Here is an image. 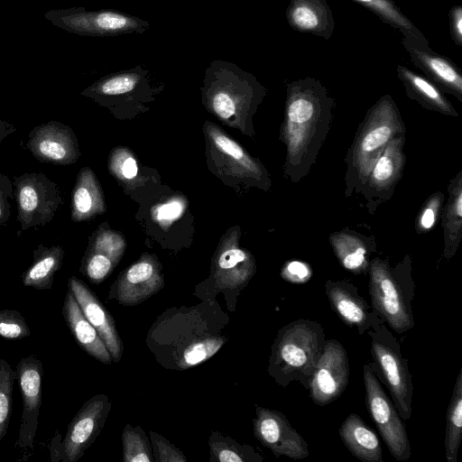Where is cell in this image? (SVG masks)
Segmentation results:
<instances>
[{"label": "cell", "instance_id": "cell-1", "mask_svg": "<svg viewBox=\"0 0 462 462\" xmlns=\"http://www.w3.org/2000/svg\"><path fill=\"white\" fill-rule=\"evenodd\" d=\"M334 104L319 79L308 77L288 85L282 134L286 171L292 182L304 178L316 162L330 127Z\"/></svg>", "mask_w": 462, "mask_h": 462}, {"label": "cell", "instance_id": "cell-2", "mask_svg": "<svg viewBox=\"0 0 462 462\" xmlns=\"http://www.w3.org/2000/svg\"><path fill=\"white\" fill-rule=\"evenodd\" d=\"M326 341L318 321L299 319L288 323L278 330L272 345L268 374L282 387L297 382L308 391Z\"/></svg>", "mask_w": 462, "mask_h": 462}, {"label": "cell", "instance_id": "cell-3", "mask_svg": "<svg viewBox=\"0 0 462 462\" xmlns=\"http://www.w3.org/2000/svg\"><path fill=\"white\" fill-rule=\"evenodd\" d=\"M371 305L392 330L403 334L414 327L412 301L415 283L411 260L406 256L391 266L379 257L370 261L368 268Z\"/></svg>", "mask_w": 462, "mask_h": 462}, {"label": "cell", "instance_id": "cell-4", "mask_svg": "<svg viewBox=\"0 0 462 462\" xmlns=\"http://www.w3.org/2000/svg\"><path fill=\"white\" fill-rule=\"evenodd\" d=\"M405 134L398 106L390 95L381 97L367 111L347 155V184L361 188L375 161L395 137Z\"/></svg>", "mask_w": 462, "mask_h": 462}, {"label": "cell", "instance_id": "cell-5", "mask_svg": "<svg viewBox=\"0 0 462 462\" xmlns=\"http://www.w3.org/2000/svg\"><path fill=\"white\" fill-rule=\"evenodd\" d=\"M371 339L370 362L379 381L389 390L391 398L403 420L411 416L412 376L401 345L385 323L367 331Z\"/></svg>", "mask_w": 462, "mask_h": 462}, {"label": "cell", "instance_id": "cell-6", "mask_svg": "<svg viewBox=\"0 0 462 462\" xmlns=\"http://www.w3.org/2000/svg\"><path fill=\"white\" fill-rule=\"evenodd\" d=\"M43 16L53 26L79 36L114 37L143 33L150 28L149 22L113 9L58 8L46 11Z\"/></svg>", "mask_w": 462, "mask_h": 462}, {"label": "cell", "instance_id": "cell-7", "mask_svg": "<svg viewBox=\"0 0 462 462\" xmlns=\"http://www.w3.org/2000/svg\"><path fill=\"white\" fill-rule=\"evenodd\" d=\"M365 406L388 451L394 459L405 462L411 456L406 426L393 400L383 390L370 362L363 366Z\"/></svg>", "mask_w": 462, "mask_h": 462}, {"label": "cell", "instance_id": "cell-8", "mask_svg": "<svg viewBox=\"0 0 462 462\" xmlns=\"http://www.w3.org/2000/svg\"><path fill=\"white\" fill-rule=\"evenodd\" d=\"M14 200L20 230L43 226L62 204L59 185L42 172H26L14 178Z\"/></svg>", "mask_w": 462, "mask_h": 462}, {"label": "cell", "instance_id": "cell-9", "mask_svg": "<svg viewBox=\"0 0 462 462\" xmlns=\"http://www.w3.org/2000/svg\"><path fill=\"white\" fill-rule=\"evenodd\" d=\"M110 409L111 402L105 394L88 400L68 425L65 437L59 443L56 460H79L100 433Z\"/></svg>", "mask_w": 462, "mask_h": 462}, {"label": "cell", "instance_id": "cell-10", "mask_svg": "<svg viewBox=\"0 0 462 462\" xmlns=\"http://www.w3.org/2000/svg\"><path fill=\"white\" fill-rule=\"evenodd\" d=\"M349 361L343 345L327 339L309 383V395L319 406H325L341 396L349 381Z\"/></svg>", "mask_w": 462, "mask_h": 462}, {"label": "cell", "instance_id": "cell-11", "mask_svg": "<svg viewBox=\"0 0 462 462\" xmlns=\"http://www.w3.org/2000/svg\"><path fill=\"white\" fill-rule=\"evenodd\" d=\"M254 434L276 457L300 460L310 456L307 441L279 411L256 406Z\"/></svg>", "mask_w": 462, "mask_h": 462}, {"label": "cell", "instance_id": "cell-12", "mask_svg": "<svg viewBox=\"0 0 462 462\" xmlns=\"http://www.w3.org/2000/svg\"><path fill=\"white\" fill-rule=\"evenodd\" d=\"M15 373L23 400L17 445L32 449L42 400V362L32 356L23 357L18 362Z\"/></svg>", "mask_w": 462, "mask_h": 462}, {"label": "cell", "instance_id": "cell-13", "mask_svg": "<svg viewBox=\"0 0 462 462\" xmlns=\"http://www.w3.org/2000/svg\"><path fill=\"white\" fill-rule=\"evenodd\" d=\"M26 148L38 161L53 165L71 164L79 157L73 131L54 120L34 126L29 132Z\"/></svg>", "mask_w": 462, "mask_h": 462}, {"label": "cell", "instance_id": "cell-14", "mask_svg": "<svg viewBox=\"0 0 462 462\" xmlns=\"http://www.w3.org/2000/svg\"><path fill=\"white\" fill-rule=\"evenodd\" d=\"M325 294L337 317L346 326L356 328L359 335L385 323L349 281L328 280Z\"/></svg>", "mask_w": 462, "mask_h": 462}, {"label": "cell", "instance_id": "cell-15", "mask_svg": "<svg viewBox=\"0 0 462 462\" xmlns=\"http://www.w3.org/2000/svg\"><path fill=\"white\" fill-rule=\"evenodd\" d=\"M402 42L411 61L427 79L442 92L462 102V73L456 63L448 57L435 52L429 42H422L413 37H403Z\"/></svg>", "mask_w": 462, "mask_h": 462}, {"label": "cell", "instance_id": "cell-16", "mask_svg": "<svg viewBox=\"0 0 462 462\" xmlns=\"http://www.w3.org/2000/svg\"><path fill=\"white\" fill-rule=\"evenodd\" d=\"M68 288L75 297L87 319L96 328L104 341L111 355L112 361L119 362L123 355L124 346L111 314L95 293L75 276L69 279Z\"/></svg>", "mask_w": 462, "mask_h": 462}, {"label": "cell", "instance_id": "cell-17", "mask_svg": "<svg viewBox=\"0 0 462 462\" xmlns=\"http://www.w3.org/2000/svg\"><path fill=\"white\" fill-rule=\"evenodd\" d=\"M404 143L405 134L399 135L393 139L381 152L360 188L366 198L383 199L384 194L389 197L390 191H393L403 171Z\"/></svg>", "mask_w": 462, "mask_h": 462}, {"label": "cell", "instance_id": "cell-18", "mask_svg": "<svg viewBox=\"0 0 462 462\" xmlns=\"http://www.w3.org/2000/svg\"><path fill=\"white\" fill-rule=\"evenodd\" d=\"M162 286V277L153 264L142 261L132 265L116 286L111 288L108 299H116L122 305L134 306L156 294Z\"/></svg>", "mask_w": 462, "mask_h": 462}, {"label": "cell", "instance_id": "cell-19", "mask_svg": "<svg viewBox=\"0 0 462 462\" xmlns=\"http://www.w3.org/2000/svg\"><path fill=\"white\" fill-rule=\"evenodd\" d=\"M285 16L296 32L325 40L330 39L334 32L333 13L326 0H289Z\"/></svg>", "mask_w": 462, "mask_h": 462}, {"label": "cell", "instance_id": "cell-20", "mask_svg": "<svg viewBox=\"0 0 462 462\" xmlns=\"http://www.w3.org/2000/svg\"><path fill=\"white\" fill-rule=\"evenodd\" d=\"M62 315L78 345L90 356L105 365H111L112 357L96 328L83 314L73 294L68 290L62 307Z\"/></svg>", "mask_w": 462, "mask_h": 462}, {"label": "cell", "instance_id": "cell-21", "mask_svg": "<svg viewBox=\"0 0 462 462\" xmlns=\"http://www.w3.org/2000/svg\"><path fill=\"white\" fill-rule=\"evenodd\" d=\"M339 437L357 459L364 462H383V448L375 432L356 413H350L338 430Z\"/></svg>", "mask_w": 462, "mask_h": 462}, {"label": "cell", "instance_id": "cell-22", "mask_svg": "<svg viewBox=\"0 0 462 462\" xmlns=\"http://www.w3.org/2000/svg\"><path fill=\"white\" fill-rule=\"evenodd\" d=\"M397 77L402 81L406 95L423 107L446 116H457L458 114L444 96L443 92L429 79L403 65H397Z\"/></svg>", "mask_w": 462, "mask_h": 462}, {"label": "cell", "instance_id": "cell-23", "mask_svg": "<svg viewBox=\"0 0 462 462\" xmlns=\"http://www.w3.org/2000/svg\"><path fill=\"white\" fill-rule=\"evenodd\" d=\"M33 261L22 276L25 287L36 290H50L52 287L54 275L60 269L64 250L61 245H37L32 252Z\"/></svg>", "mask_w": 462, "mask_h": 462}, {"label": "cell", "instance_id": "cell-24", "mask_svg": "<svg viewBox=\"0 0 462 462\" xmlns=\"http://www.w3.org/2000/svg\"><path fill=\"white\" fill-rule=\"evenodd\" d=\"M329 243L344 269L355 274L367 273L371 261L369 256L374 250L367 241L359 236L341 231L331 234Z\"/></svg>", "mask_w": 462, "mask_h": 462}, {"label": "cell", "instance_id": "cell-25", "mask_svg": "<svg viewBox=\"0 0 462 462\" xmlns=\"http://www.w3.org/2000/svg\"><path fill=\"white\" fill-rule=\"evenodd\" d=\"M448 199L442 212L444 251L446 260L456 254L462 235V172L459 171L448 186Z\"/></svg>", "mask_w": 462, "mask_h": 462}, {"label": "cell", "instance_id": "cell-26", "mask_svg": "<svg viewBox=\"0 0 462 462\" xmlns=\"http://www.w3.org/2000/svg\"><path fill=\"white\" fill-rule=\"evenodd\" d=\"M462 437V367L455 381L446 414L445 457L457 462Z\"/></svg>", "mask_w": 462, "mask_h": 462}, {"label": "cell", "instance_id": "cell-27", "mask_svg": "<svg viewBox=\"0 0 462 462\" xmlns=\"http://www.w3.org/2000/svg\"><path fill=\"white\" fill-rule=\"evenodd\" d=\"M371 11L383 23L398 30L402 37H413L429 42L420 30L414 25L393 0H351Z\"/></svg>", "mask_w": 462, "mask_h": 462}, {"label": "cell", "instance_id": "cell-28", "mask_svg": "<svg viewBox=\"0 0 462 462\" xmlns=\"http://www.w3.org/2000/svg\"><path fill=\"white\" fill-rule=\"evenodd\" d=\"M210 461L219 462H261L263 457L250 446H241L228 437L217 432L209 438Z\"/></svg>", "mask_w": 462, "mask_h": 462}, {"label": "cell", "instance_id": "cell-29", "mask_svg": "<svg viewBox=\"0 0 462 462\" xmlns=\"http://www.w3.org/2000/svg\"><path fill=\"white\" fill-rule=\"evenodd\" d=\"M124 462H154L152 446L140 427L126 424L122 433Z\"/></svg>", "mask_w": 462, "mask_h": 462}, {"label": "cell", "instance_id": "cell-30", "mask_svg": "<svg viewBox=\"0 0 462 462\" xmlns=\"http://www.w3.org/2000/svg\"><path fill=\"white\" fill-rule=\"evenodd\" d=\"M93 184L89 171L84 170L79 174L71 197V217L74 221L83 220L92 214L96 190Z\"/></svg>", "mask_w": 462, "mask_h": 462}, {"label": "cell", "instance_id": "cell-31", "mask_svg": "<svg viewBox=\"0 0 462 462\" xmlns=\"http://www.w3.org/2000/svg\"><path fill=\"white\" fill-rule=\"evenodd\" d=\"M15 378L16 373L10 364L5 359H0V442L9 426Z\"/></svg>", "mask_w": 462, "mask_h": 462}, {"label": "cell", "instance_id": "cell-32", "mask_svg": "<svg viewBox=\"0 0 462 462\" xmlns=\"http://www.w3.org/2000/svg\"><path fill=\"white\" fill-rule=\"evenodd\" d=\"M31 335L30 328L23 315L15 310H0V337L18 340Z\"/></svg>", "mask_w": 462, "mask_h": 462}, {"label": "cell", "instance_id": "cell-33", "mask_svg": "<svg viewBox=\"0 0 462 462\" xmlns=\"http://www.w3.org/2000/svg\"><path fill=\"white\" fill-rule=\"evenodd\" d=\"M444 195L441 192L432 194L420 209L416 221L418 233L431 229L436 224L443 205Z\"/></svg>", "mask_w": 462, "mask_h": 462}, {"label": "cell", "instance_id": "cell-34", "mask_svg": "<svg viewBox=\"0 0 462 462\" xmlns=\"http://www.w3.org/2000/svg\"><path fill=\"white\" fill-rule=\"evenodd\" d=\"M152 448L154 461L157 462H184V454L166 439L156 432L150 431Z\"/></svg>", "mask_w": 462, "mask_h": 462}, {"label": "cell", "instance_id": "cell-35", "mask_svg": "<svg viewBox=\"0 0 462 462\" xmlns=\"http://www.w3.org/2000/svg\"><path fill=\"white\" fill-rule=\"evenodd\" d=\"M82 272L94 283L101 282L111 272L113 263L107 256L94 253L83 264Z\"/></svg>", "mask_w": 462, "mask_h": 462}, {"label": "cell", "instance_id": "cell-36", "mask_svg": "<svg viewBox=\"0 0 462 462\" xmlns=\"http://www.w3.org/2000/svg\"><path fill=\"white\" fill-rule=\"evenodd\" d=\"M281 277L292 284H303L312 277V270L307 263L293 260L284 264L281 271Z\"/></svg>", "mask_w": 462, "mask_h": 462}, {"label": "cell", "instance_id": "cell-37", "mask_svg": "<svg viewBox=\"0 0 462 462\" xmlns=\"http://www.w3.org/2000/svg\"><path fill=\"white\" fill-rule=\"evenodd\" d=\"M246 260V254L240 249H228L225 251L218 259L219 269L226 273L231 272L233 273V284L234 289L243 287L238 277L235 273L236 267L243 263ZM226 275L220 280L219 285L226 277Z\"/></svg>", "mask_w": 462, "mask_h": 462}, {"label": "cell", "instance_id": "cell-38", "mask_svg": "<svg viewBox=\"0 0 462 462\" xmlns=\"http://www.w3.org/2000/svg\"><path fill=\"white\" fill-rule=\"evenodd\" d=\"M14 199V184L0 171V226H5L11 215V202Z\"/></svg>", "mask_w": 462, "mask_h": 462}, {"label": "cell", "instance_id": "cell-39", "mask_svg": "<svg viewBox=\"0 0 462 462\" xmlns=\"http://www.w3.org/2000/svg\"><path fill=\"white\" fill-rule=\"evenodd\" d=\"M213 108L222 118L227 119L235 114V101L226 93L217 90L212 97Z\"/></svg>", "mask_w": 462, "mask_h": 462}, {"label": "cell", "instance_id": "cell-40", "mask_svg": "<svg viewBox=\"0 0 462 462\" xmlns=\"http://www.w3.org/2000/svg\"><path fill=\"white\" fill-rule=\"evenodd\" d=\"M449 32L452 41L462 46V5H453L448 12Z\"/></svg>", "mask_w": 462, "mask_h": 462}, {"label": "cell", "instance_id": "cell-41", "mask_svg": "<svg viewBox=\"0 0 462 462\" xmlns=\"http://www.w3.org/2000/svg\"><path fill=\"white\" fill-rule=\"evenodd\" d=\"M214 140L216 144L226 153L229 154L233 158L236 160H240L244 156V152L242 148L235 142L230 140L229 138L222 135L217 134L214 136Z\"/></svg>", "mask_w": 462, "mask_h": 462}, {"label": "cell", "instance_id": "cell-42", "mask_svg": "<svg viewBox=\"0 0 462 462\" xmlns=\"http://www.w3.org/2000/svg\"><path fill=\"white\" fill-rule=\"evenodd\" d=\"M181 205L179 202H171L162 206L158 210L159 219H171L178 217L181 212Z\"/></svg>", "mask_w": 462, "mask_h": 462}, {"label": "cell", "instance_id": "cell-43", "mask_svg": "<svg viewBox=\"0 0 462 462\" xmlns=\"http://www.w3.org/2000/svg\"><path fill=\"white\" fill-rule=\"evenodd\" d=\"M137 165L134 158H127L122 166L123 175L127 179H132L137 174Z\"/></svg>", "mask_w": 462, "mask_h": 462}, {"label": "cell", "instance_id": "cell-44", "mask_svg": "<svg viewBox=\"0 0 462 462\" xmlns=\"http://www.w3.org/2000/svg\"><path fill=\"white\" fill-rule=\"evenodd\" d=\"M17 128L14 124L0 119V143L5 138L16 132Z\"/></svg>", "mask_w": 462, "mask_h": 462}]
</instances>
